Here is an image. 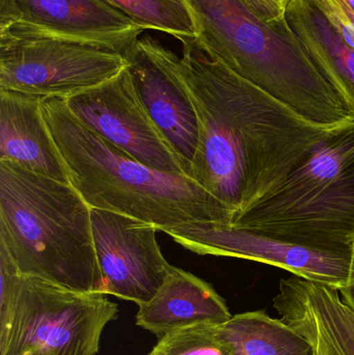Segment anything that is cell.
<instances>
[{
	"label": "cell",
	"mask_w": 354,
	"mask_h": 355,
	"mask_svg": "<svg viewBox=\"0 0 354 355\" xmlns=\"http://www.w3.org/2000/svg\"><path fill=\"white\" fill-rule=\"evenodd\" d=\"M181 43V70L200 124L189 178L222 202L235 223L335 129L312 124L229 68L199 39Z\"/></svg>",
	"instance_id": "cell-1"
},
{
	"label": "cell",
	"mask_w": 354,
	"mask_h": 355,
	"mask_svg": "<svg viewBox=\"0 0 354 355\" xmlns=\"http://www.w3.org/2000/svg\"><path fill=\"white\" fill-rule=\"evenodd\" d=\"M42 112L71 185L91 208L161 232L187 223H234L230 211L191 178L154 170L123 153L82 124L64 98H43Z\"/></svg>",
	"instance_id": "cell-2"
},
{
	"label": "cell",
	"mask_w": 354,
	"mask_h": 355,
	"mask_svg": "<svg viewBox=\"0 0 354 355\" xmlns=\"http://www.w3.org/2000/svg\"><path fill=\"white\" fill-rule=\"evenodd\" d=\"M91 209L71 184L0 159V245L21 275L102 293Z\"/></svg>",
	"instance_id": "cell-3"
},
{
	"label": "cell",
	"mask_w": 354,
	"mask_h": 355,
	"mask_svg": "<svg viewBox=\"0 0 354 355\" xmlns=\"http://www.w3.org/2000/svg\"><path fill=\"white\" fill-rule=\"evenodd\" d=\"M199 40L237 74L312 124L336 129L354 122L342 94L295 41L283 19L266 24L240 0H193Z\"/></svg>",
	"instance_id": "cell-4"
},
{
	"label": "cell",
	"mask_w": 354,
	"mask_h": 355,
	"mask_svg": "<svg viewBox=\"0 0 354 355\" xmlns=\"http://www.w3.org/2000/svg\"><path fill=\"white\" fill-rule=\"evenodd\" d=\"M316 246L354 242V122L335 129L234 225Z\"/></svg>",
	"instance_id": "cell-5"
},
{
	"label": "cell",
	"mask_w": 354,
	"mask_h": 355,
	"mask_svg": "<svg viewBox=\"0 0 354 355\" xmlns=\"http://www.w3.org/2000/svg\"><path fill=\"white\" fill-rule=\"evenodd\" d=\"M118 306L102 293L73 291L21 275L0 313V355H97Z\"/></svg>",
	"instance_id": "cell-6"
},
{
	"label": "cell",
	"mask_w": 354,
	"mask_h": 355,
	"mask_svg": "<svg viewBox=\"0 0 354 355\" xmlns=\"http://www.w3.org/2000/svg\"><path fill=\"white\" fill-rule=\"evenodd\" d=\"M128 66L121 52L48 35L0 31V89L68 99Z\"/></svg>",
	"instance_id": "cell-7"
},
{
	"label": "cell",
	"mask_w": 354,
	"mask_h": 355,
	"mask_svg": "<svg viewBox=\"0 0 354 355\" xmlns=\"http://www.w3.org/2000/svg\"><path fill=\"white\" fill-rule=\"evenodd\" d=\"M163 233L201 256L230 257L272 265L338 291L348 282L351 246L310 245L220 223H187Z\"/></svg>",
	"instance_id": "cell-8"
},
{
	"label": "cell",
	"mask_w": 354,
	"mask_h": 355,
	"mask_svg": "<svg viewBox=\"0 0 354 355\" xmlns=\"http://www.w3.org/2000/svg\"><path fill=\"white\" fill-rule=\"evenodd\" d=\"M66 102L82 124L123 153L154 170L188 177L186 166L148 114L127 67Z\"/></svg>",
	"instance_id": "cell-9"
},
{
	"label": "cell",
	"mask_w": 354,
	"mask_h": 355,
	"mask_svg": "<svg viewBox=\"0 0 354 355\" xmlns=\"http://www.w3.org/2000/svg\"><path fill=\"white\" fill-rule=\"evenodd\" d=\"M102 293L147 304L172 271L156 239L155 225L120 213L91 209Z\"/></svg>",
	"instance_id": "cell-10"
},
{
	"label": "cell",
	"mask_w": 354,
	"mask_h": 355,
	"mask_svg": "<svg viewBox=\"0 0 354 355\" xmlns=\"http://www.w3.org/2000/svg\"><path fill=\"white\" fill-rule=\"evenodd\" d=\"M137 94L168 145L191 172L197 153L200 124L180 58L149 35L125 53Z\"/></svg>",
	"instance_id": "cell-11"
},
{
	"label": "cell",
	"mask_w": 354,
	"mask_h": 355,
	"mask_svg": "<svg viewBox=\"0 0 354 355\" xmlns=\"http://www.w3.org/2000/svg\"><path fill=\"white\" fill-rule=\"evenodd\" d=\"M0 31L85 42L125 55L145 29L102 0H0Z\"/></svg>",
	"instance_id": "cell-12"
},
{
	"label": "cell",
	"mask_w": 354,
	"mask_h": 355,
	"mask_svg": "<svg viewBox=\"0 0 354 355\" xmlns=\"http://www.w3.org/2000/svg\"><path fill=\"white\" fill-rule=\"evenodd\" d=\"M274 308L310 355H354V311L335 288L292 275L280 282Z\"/></svg>",
	"instance_id": "cell-13"
},
{
	"label": "cell",
	"mask_w": 354,
	"mask_h": 355,
	"mask_svg": "<svg viewBox=\"0 0 354 355\" xmlns=\"http://www.w3.org/2000/svg\"><path fill=\"white\" fill-rule=\"evenodd\" d=\"M43 97L0 89V159L70 184L42 112Z\"/></svg>",
	"instance_id": "cell-14"
},
{
	"label": "cell",
	"mask_w": 354,
	"mask_h": 355,
	"mask_svg": "<svg viewBox=\"0 0 354 355\" xmlns=\"http://www.w3.org/2000/svg\"><path fill=\"white\" fill-rule=\"evenodd\" d=\"M230 310L211 284L172 267L166 282L147 304L139 306L136 325L161 338L197 325H222Z\"/></svg>",
	"instance_id": "cell-15"
},
{
	"label": "cell",
	"mask_w": 354,
	"mask_h": 355,
	"mask_svg": "<svg viewBox=\"0 0 354 355\" xmlns=\"http://www.w3.org/2000/svg\"><path fill=\"white\" fill-rule=\"evenodd\" d=\"M285 19L295 41L342 94L354 114V49L313 0H289Z\"/></svg>",
	"instance_id": "cell-16"
},
{
	"label": "cell",
	"mask_w": 354,
	"mask_h": 355,
	"mask_svg": "<svg viewBox=\"0 0 354 355\" xmlns=\"http://www.w3.org/2000/svg\"><path fill=\"white\" fill-rule=\"evenodd\" d=\"M234 355H310L309 344L282 319L265 311L241 313L220 325Z\"/></svg>",
	"instance_id": "cell-17"
},
{
	"label": "cell",
	"mask_w": 354,
	"mask_h": 355,
	"mask_svg": "<svg viewBox=\"0 0 354 355\" xmlns=\"http://www.w3.org/2000/svg\"><path fill=\"white\" fill-rule=\"evenodd\" d=\"M145 31H161L178 41L199 39L201 22L193 0H102Z\"/></svg>",
	"instance_id": "cell-18"
},
{
	"label": "cell",
	"mask_w": 354,
	"mask_h": 355,
	"mask_svg": "<svg viewBox=\"0 0 354 355\" xmlns=\"http://www.w3.org/2000/svg\"><path fill=\"white\" fill-rule=\"evenodd\" d=\"M220 325H197L166 334L149 355H234Z\"/></svg>",
	"instance_id": "cell-19"
},
{
	"label": "cell",
	"mask_w": 354,
	"mask_h": 355,
	"mask_svg": "<svg viewBox=\"0 0 354 355\" xmlns=\"http://www.w3.org/2000/svg\"><path fill=\"white\" fill-rule=\"evenodd\" d=\"M266 24L274 25L285 18L289 0H240Z\"/></svg>",
	"instance_id": "cell-20"
},
{
	"label": "cell",
	"mask_w": 354,
	"mask_h": 355,
	"mask_svg": "<svg viewBox=\"0 0 354 355\" xmlns=\"http://www.w3.org/2000/svg\"><path fill=\"white\" fill-rule=\"evenodd\" d=\"M341 297L344 300L345 304H348L354 311V242L351 245V271H349V279L346 286L339 290Z\"/></svg>",
	"instance_id": "cell-21"
},
{
	"label": "cell",
	"mask_w": 354,
	"mask_h": 355,
	"mask_svg": "<svg viewBox=\"0 0 354 355\" xmlns=\"http://www.w3.org/2000/svg\"><path fill=\"white\" fill-rule=\"evenodd\" d=\"M344 1L348 4L349 8H351L354 12V0H344Z\"/></svg>",
	"instance_id": "cell-22"
},
{
	"label": "cell",
	"mask_w": 354,
	"mask_h": 355,
	"mask_svg": "<svg viewBox=\"0 0 354 355\" xmlns=\"http://www.w3.org/2000/svg\"><path fill=\"white\" fill-rule=\"evenodd\" d=\"M27 355H49V354H43V352H33V354H27Z\"/></svg>",
	"instance_id": "cell-23"
}]
</instances>
